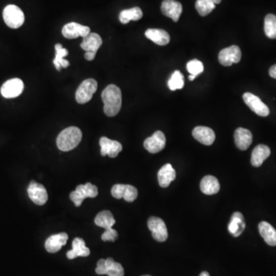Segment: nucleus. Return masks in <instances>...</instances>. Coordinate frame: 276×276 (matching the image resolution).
<instances>
[{
	"label": "nucleus",
	"instance_id": "nucleus-15",
	"mask_svg": "<svg viewBox=\"0 0 276 276\" xmlns=\"http://www.w3.org/2000/svg\"><path fill=\"white\" fill-rule=\"evenodd\" d=\"M193 136L199 143L206 146L213 145L216 139L214 130L210 127H203V126L195 127L193 130Z\"/></svg>",
	"mask_w": 276,
	"mask_h": 276
},
{
	"label": "nucleus",
	"instance_id": "nucleus-41",
	"mask_svg": "<svg viewBox=\"0 0 276 276\" xmlns=\"http://www.w3.org/2000/svg\"><path fill=\"white\" fill-rule=\"evenodd\" d=\"M222 0H212V2L214 3V4H219L221 3Z\"/></svg>",
	"mask_w": 276,
	"mask_h": 276
},
{
	"label": "nucleus",
	"instance_id": "nucleus-26",
	"mask_svg": "<svg viewBox=\"0 0 276 276\" xmlns=\"http://www.w3.org/2000/svg\"><path fill=\"white\" fill-rule=\"evenodd\" d=\"M55 58L53 60V64H55V68L58 71H61V67H68L69 61L67 60L64 59V57L67 56L68 55V51L66 49L63 48L62 45L58 43L55 45Z\"/></svg>",
	"mask_w": 276,
	"mask_h": 276
},
{
	"label": "nucleus",
	"instance_id": "nucleus-24",
	"mask_svg": "<svg viewBox=\"0 0 276 276\" xmlns=\"http://www.w3.org/2000/svg\"><path fill=\"white\" fill-rule=\"evenodd\" d=\"M259 233L268 245L271 247L276 246V230L272 226L265 221L261 222L259 224Z\"/></svg>",
	"mask_w": 276,
	"mask_h": 276
},
{
	"label": "nucleus",
	"instance_id": "nucleus-29",
	"mask_svg": "<svg viewBox=\"0 0 276 276\" xmlns=\"http://www.w3.org/2000/svg\"><path fill=\"white\" fill-rule=\"evenodd\" d=\"M264 29L266 37L269 39H276V16L268 14L265 18Z\"/></svg>",
	"mask_w": 276,
	"mask_h": 276
},
{
	"label": "nucleus",
	"instance_id": "nucleus-20",
	"mask_svg": "<svg viewBox=\"0 0 276 276\" xmlns=\"http://www.w3.org/2000/svg\"><path fill=\"white\" fill-rule=\"evenodd\" d=\"M90 255V250L85 246V241L82 238H76L73 242V250L67 252L68 259H74L79 256L86 257Z\"/></svg>",
	"mask_w": 276,
	"mask_h": 276
},
{
	"label": "nucleus",
	"instance_id": "nucleus-43",
	"mask_svg": "<svg viewBox=\"0 0 276 276\" xmlns=\"http://www.w3.org/2000/svg\"><path fill=\"white\" fill-rule=\"evenodd\" d=\"M143 276H151V275H143Z\"/></svg>",
	"mask_w": 276,
	"mask_h": 276
},
{
	"label": "nucleus",
	"instance_id": "nucleus-11",
	"mask_svg": "<svg viewBox=\"0 0 276 276\" xmlns=\"http://www.w3.org/2000/svg\"><path fill=\"white\" fill-rule=\"evenodd\" d=\"M144 146L151 154L160 152L166 146V137L164 133L160 130H157L152 136L147 138L144 143Z\"/></svg>",
	"mask_w": 276,
	"mask_h": 276
},
{
	"label": "nucleus",
	"instance_id": "nucleus-9",
	"mask_svg": "<svg viewBox=\"0 0 276 276\" xmlns=\"http://www.w3.org/2000/svg\"><path fill=\"white\" fill-rule=\"evenodd\" d=\"M61 32L64 38L73 40L80 37L85 38L91 32V29L89 27L81 25L77 22H69L63 27Z\"/></svg>",
	"mask_w": 276,
	"mask_h": 276
},
{
	"label": "nucleus",
	"instance_id": "nucleus-5",
	"mask_svg": "<svg viewBox=\"0 0 276 276\" xmlns=\"http://www.w3.org/2000/svg\"><path fill=\"white\" fill-rule=\"evenodd\" d=\"M97 274H108L109 276H124V268L121 264L115 262L112 258L101 259L97 262L95 269Z\"/></svg>",
	"mask_w": 276,
	"mask_h": 276
},
{
	"label": "nucleus",
	"instance_id": "nucleus-21",
	"mask_svg": "<svg viewBox=\"0 0 276 276\" xmlns=\"http://www.w3.org/2000/svg\"><path fill=\"white\" fill-rule=\"evenodd\" d=\"M145 37L159 46H166L169 43V34L167 31L157 28H149L145 31Z\"/></svg>",
	"mask_w": 276,
	"mask_h": 276
},
{
	"label": "nucleus",
	"instance_id": "nucleus-38",
	"mask_svg": "<svg viewBox=\"0 0 276 276\" xmlns=\"http://www.w3.org/2000/svg\"><path fill=\"white\" fill-rule=\"evenodd\" d=\"M95 52H86L85 54V58L88 61H93L95 58Z\"/></svg>",
	"mask_w": 276,
	"mask_h": 276
},
{
	"label": "nucleus",
	"instance_id": "nucleus-3",
	"mask_svg": "<svg viewBox=\"0 0 276 276\" xmlns=\"http://www.w3.org/2000/svg\"><path fill=\"white\" fill-rule=\"evenodd\" d=\"M4 22L11 28H19L25 22V15L19 7L8 5L4 10Z\"/></svg>",
	"mask_w": 276,
	"mask_h": 276
},
{
	"label": "nucleus",
	"instance_id": "nucleus-36",
	"mask_svg": "<svg viewBox=\"0 0 276 276\" xmlns=\"http://www.w3.org/2000/svg\"><path fill=\"white\" fill-rule=\"evenodd\" d=\"M124 184H116L112 189V195L116 199H121L124 196Z\"/></svg>",
	"mask_w": 276,
	"mask_h": 276
},
{
	"label": "nucleus",
	"instance_id": "nucleus-37",
	"mask_svg": "<svg viewBox=\"0 0 276 276\" xmlns=\"http://www.w3.org/2000/svg\"><path fill=\"white\" fill-rule=\"evenodd\" d=\"M123 147L120 142H117V141H113V144H112V149H111L110 152L109 154V157L111 158H115L119 154V153L122 151Z\"/></svg>",
	"mask_w": 276,
	"mask_h": 276
},
{
	"label": "nucleus",
	"instance_id": "nucleus-12",
	"mask_svg": "<svg viewBox=\"0 0 276 276\" xmlns=\"http://www.w3.org/2000/svg\"><path fill=\"white\" fill-rule=\"evenodd\" d=\"M241 58V50L237 46L226 48L219 54V61L223 66H230L235 63L239 62Z\"/></svg>",
	"mask_w": 276,
	"mask_h": 276
},
{
	"label": "nucleus",
	"instance_id": "nucleus-13",
	"mask_svg": "<svg viewBox=\"0 0 276 276\" xmlns=\"http://www.w3.org/2000/svg\"><path fill=\"white\" fill-rule=\"evenodd\" d=\"M23 89L24 83L21 79H10L1 87V94L6 98H14L20 95Z\"/></svg>",
	"mask_w": 276,
	"mask_h": 276
},
{
	"label": "nucleus",
	"instance_id": "nucleus-14",
	"mask_svg": "<svg viewBox=\"0 0 276 276\" xmlns=\"http://www.w3.org/2000/svg\"><path fill=\"white\" fill-rule=\"evenodd\" d=\"M161 12L164 16L178 22L183 12L181 3L175 0H164L161 4Z\"/></svg>",
	"mask_w": 276,
	"mask_h": 276
},
{
	"label": "nucleus",
	"instance_id": "nucleus-16",
	"mask_svg": "<svg viewBox=\"0 0 276 276\" xmlns=\"http://www.w3.org/2000/svg\"><path fill=\"white\" fill-rule=\"evenodd\" d=\"M234 138L235 145L241 151L248 149L253 142V134L251 131L243 127H238L235 130Z\"/></svg>",
	"mask_w": 276,
	"mask_h": 276
},
{
	"label": "nucleus",
	"instance_id": "nucleus-40",
	"mask_svg": "<svg viewBox=\"0 0 276 276\" xmlns=\"http://www.w3.org/2000/svg\"><path fill=\"white\" fill-rule=\"evenodd\" d=\"M199 276H210L209 272H207V271H202V272H201V274H199Z\"/></svg>",
	"mask_w": 276,
	"mask_h": 276
},
{
	"label": "nucleus",
	"instance_id": "nucleus-1",
	"mask_svg": "<svg viewBox=\"0 0 276 276\" xmlns=\"http://www.w3.org/2000/svg\"><path fill=\"white\" fill-rule=\"evenodd\" d=\"M104 103V112L109 117L116 116L122 105L121 91L117 85H109L101 94Z\"/></svg>",
	"mask_w": 276,
	"mask_h": 276
},
{
	"label": "nucleus",
	"instance_id": "nucleus-34",
	"mask_svg": "<svg viewBox=\"0 0 276 276\" xmlns=\"http://www.w3.org/2000/svg\"><path fill=\"white\" fill-rule=\"evenodd\" d=\"M138 192L136 187L131 185H125V189H124V200L127 202H131L134 201L137 197Z\"/></svg>",
	"mask_w": 276,
	"mask_h": 276
},
{
	"label": "nucleus",
	"instance_id": "nucleus-4",
	"mask_svg": "<svg viewBox=\"0 0 276 276\" xmlns=\"http://www.w3.org/2000/svg\"><path fill=\"white\" fill-rule=\"evenodd\" d=\"M98 195V190L96 186L91 183L86 184L79 185L75 191L72 192L70 194V199L74 202L76 206H80L84 199L86 198H94Z\"/></svg>",
	"mask_w": 276,
	"mask_h": 276
},
{
	"label": "nucleus",
	"instance_id": "nucleus-27",
	"mask_svg": "<svg viewBox=\"0 0 276 276\" xmlns=\"http://www.w3.org/2000/svg\"><path fill=\"white\" fill-rule=\"evenodd\" d=\"M143 17V12L139 7L124 10L120 13L119 20L122 24L128 23L130 21L140 20Z\"/></svg>",
	"mask_w": 276,
	"mask_h": 276
},
{
	"label": "nucleus",
	"instance_id": "nucleus-23",
	"mask_svg": "<svg viewBox=\"0 0 276 276\" xmlns=\"http://www.w3.org/2000/svg\"><path fill=\"white\" fill-rule=\"evenodd\" d=\"M271 151L266 145H259L254 148L252 153L251 163L256 167L262 166L263 162L269 157Z\"/></svg>",
	"mask_w": 276,
	"mask_h": 276
},
{
	"label": "nucleus",
	"instance_id": "nucleus-31",
	"mask_svg": "<svg viewBox=\"0 0 276 276\" xmlns=\"http://www.w3.org/2000/svg\"><path fill=\"white\" fill-rule=\"evenodd\" d=\"M184 85V79L182 73L180 71H175L168 81V88L171 91H175V90L181 89Z\"/></svg>",
	"mask_w": 276,
	"mask_h": 276
},
{
	"label": "nucleus",
	"instance_id": "nucleus-18",
	"mask_svg": "<svg viewBox=\"0 0 276 276\" xmlns=\"http://www.w3.org/2000/svg\"><path fill=\"white\" fill-rule=\"evenodd\" d=\"M157 178H158L159 185L163 188H166L176 179V170L174 169L172 165L166 163L159 170Z\"/></svg>",
	"mask_w": 276,
	"mask_h": 276
},
{
	"label": "nucleus",
	"instance_id": "nucleus-2",
	"mask_svg": "<svg viewBox=\"0 0 276 276\" xmlns=\"http://www.w3.org/2000/svg\"><path fill=\"white\" fill-rule=\"evenodd\" d=\"M82 130L76 127H69L63 130L57 137V146L61 151L75 149L82 141Z\"/></svg>",
	"mask_w": 276,
	"mask_h": 276
},
{
	"label": "nucleus",
	"instance_id": "nucleus-22",
	"mask_svg": "<svg viewBox=\"0 0 276 276\" xmlns=\"http://www.w3.org/2000/svg\"><path fill=\"white\" fill-rule=\"evenodd\" d=\"M102 40L100 36L97 33L90 32L89 34L83 38L81 48L85 52H97L99 48L101 46Z\"/></svg>",
	"mask_w": 276,
	"mask_h": 276
},
{
	"label": "nucleus",
	"instance_id": "nucleus-39",
	"mask_svg": "<svg viewBox=\"0 0 276 276\" xmlns=\"http://www.w3.org/2000/svg\"><path fill=\"white\" fill-rule=\"evenodd\" d=\"M269 76L273 79H276V64H274L270 67Z\"/></svg>",
	"mask_w": 276,
	"mask_h": 276
},
{
	"label": "nucleus",
	"instance_id": "nucleus-17",
	"mask_svg": "<svg viewBox=\"0 0 276 276\" xmlns=\"http://www.w3.org/2000/svg\"><path fill=\"white\" fill-rule=\"evenodd\" d=\"M67 239H68V235L65 232L51 235L47 238L45 244L46 250L50 253H57L61 250L63 246L67 244Z\"/></svg>",
	"mask_w": 276,
	"mask_h": 276
},
{
	"label": "nucleus",
	"instance_id": "nucleus-28",
	"mask_svg": "<svg viewBox=\"0 0 276 276\" xmlns=\"http://www.w3.org/2000/svg\"><path fill=\"white\" fill-rule=\"evenodd\" d=\"M115 222L116 221H115L113 215L109 211H102V212L99 213L97 217H95V220H94V223L97 226L104 228L105 229L112 228V226L115 225Z\"/></svg>",
	"mask_w": 276,
	"mask_h": 276
},
{
	"label": "nucleus",
	"instance_id": "nucleus-33",
	"mask_svg": "<svg viewBox=\"0 0 276 276\" xmlns=\"http://www.w3.org/2000/svg\"><path fill=\"white\" fill-rule=\"evenodd\" d=\"M99 144H100V154L103 157L109 155V152H110L111 149H112L113 141L106 137V136H102L100 139Z\"/></svg>",
	"mask_w": 276,
	"mask_h": 276
},
{
	"label": "nucleus",
	"instance_id": "nucleus-30",
	"mask_svg": "<svg viewBox=\"0 0 276 276\" xmlns=\"http://www.w3.org/2000/svg\"><path fill=\"white\" fill-rule=\"evenodd\" d=\"M215 8L216 5L212 0H196V9L201 16L209 15Z\"/></svg>",
	"mask_w": 276,
	"mask_h": 276
},
{
	"label": "nucleus",
	"instance_id": "nucleus-7",
	"mask_svg": "<svg viewBox=\"0 0 276 276\" xmlns=\"http://www.w3.org/2000/svg\"><path fill=\"white\" fill-rule=\"evenodd\" d=\"M244 100L246 105L256 115L261 117H267L269 115L270 111L268 106L255 94L250 92L245 93L244 94Z\"/></svg>",
	"mask_w": 276,
	"mask_h": 276
},
{
	"label": "nucleus",
	"instance_id": "nucleus-19",
	"mask_svg": "<svg viewBox=\"0 0 276 276\" xmlns=\"http://www.w3.org/2000/svg\"><path fill=\"white\" fill-rule=\"evenodd\" d=\"M245 229L246 223L244 215L239 212L234 213L228 226L229 232L234 237H238L243 233Z\"/></svg>",
	"mask_w": 276,
	"mask_h": 276
},
{
	"label": "nucleus",
	"instance_id": "nucleus-35",
	"mask_svg": "<svg viewBox=\"0 0 276 276\" xmlns=\"http://www.w3.org/2000/svg\"><path fill=\"white\" fill-rule=\"evenodd\" d=\"M118 232L113 228H109L106 229V232H104L101 235V239L104 242H115L118 238Z\"/></svg>",
	"mask_w": 276,
	"mask_h": 276
},
{
	"label": "nucleus",
	"instance_id": "nucleus-25",
	"mask_svg": "<svg viewBox=\"0 0 276 276\" xmlns=\"http://www.w3.org/2000/svg\"><path fill=\"white\" fill-rule=\"evenodd\" d=\"M220 185L218 180L214 176H205L200 182V190L204 194L214 195L220 191Z\"/></svg>",
	"mask_w": 276,
	"mask_h": 276
},
{
	"label": "nucleus",
	"instance_id": "nucleus-6",
	"mask_svg": "<svg viewBox=\"0 0 276 276\" xmlns=\"http://www.w3.org/2000/svg\"><path fill=\"white\" fill-rule=\"evenodd\" d=\"M97 88V82L94 79H88L84 81L76 91V99L78 103L85 104L90 101Z\"/></svg>",
	"mask_w": 276,
	"mask_h": 276
},
{
	"label": "nucleus",
	"instance_id": "nucleus-42",
	"mask_svg": "<svg viewBox=\"0 0 276 276\" xmlns=\"http://www.w3.org/2000/svg\"><path fill=\"white\" fill-rule=\"evenodd\" d=\"M196 76H192V75H190V76H189V79H190V81H193L195 79H196Z\"/></svg>",
	"mask_w": 276,
	"mask_h": 276
},
{
	"label": "nucleus",
	"instance_id": "nucleus-10",
	"mask_svg": "<svg viewBox=\"0 0 276 276\" xmlns=\"http://www.w3.org/2000/svg\"><path fill=\"white\" fill-rule=\"evenodd\" d=\"M28 194L31 200L34 204L43 205L48 200L47 190L43 184H38L36 181H31L28 187Z\"/></svg>",
	"mask_w": 276,
	"mask_h": 276
},
{
	"label": "nucleus",
	"instance_id": "nucleus-8",
	"mask_svg": "<svg viewBox=\"0 0 276 276\" xmlns=\"http://www.w3.org/2000/svg\"><path fill=\"white\" fill-rule=\"evenodd\" d=\"M148 226L152 232V236L157 242L166 241L168 238L167 229L166 224L162 219L159 217H151L148 220Z\"/></svg>",
	"mask_w": 276,
	"mask_h": 276
},
{
	"label": "nucleus",
	"instance_id": "nucleus-32",
	"mask_svg": "<svg viewBox=\"0 0 276 276\" xmlns=\"http://www.w3.org/2000/svg\"><path fill=\"white\" fill-rule=\"evenodd\" d=\"M187 69L190 75L197 77L199 75H200L203 72V64L199 60H191V61L187 63Z\"/></svg>",
	"mask_w": 276,
	"mask_h": 276
}]
</instances>
